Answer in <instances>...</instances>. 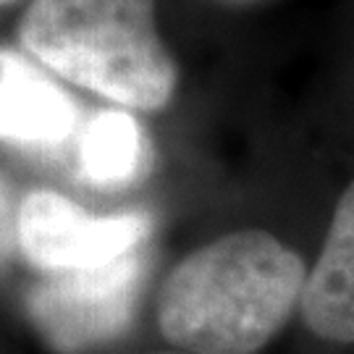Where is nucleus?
<instances>
[{"instance_id":"obj_1","label":"nucleus","mask_w":354,"mask_h":354,"mask_svg":"<svg viewBox=\"0 0 354 354\" xmlns=\"http://www.w3.org/2000/svg\"><path fill=\"white\" fill-rule=\"evenodd\" d=\"M307 273L302 257L268 231H234L171 270L158 323L189 352L254 354L302 304Z\"/></svg>"},{"instance_id":"obj_2","label":"nucleus","mask_w":354,"mask_h":354,"mask_svg":"<svg viewBox=\"0 0 354 354\" xmlns=\"http://www.w3.org/2000/svg\"><path fill=\"white\" fill-rule=\"evenodd\" d=\"M19 37L58 76L134 111L163 108L176 89L155 0H35Z\"/></svg>"},{"instance_id":"obj_3","label":"nucleus","mask_w":354,"mask_h":354,"mask_svg":"<svg viewBox=\"0 0 354 354\" xmlns=\"http://www.w3.org/2000/svg\"><path fill=\"white\" fill-rule=\"evenodd\" d=\"M145 283L142 250L87 270L50 273L29 294V313L61 354H79L124 333Z\"/></svg>"},{"instance_id":"obj_4","label":"nucleus","mask_w":354,"mask_h":354,"mask_svg":"<svg viewBox=\"0 0 354 354\" xmlns=\"http://www.w3.org/2000/svg\"><path fill=\"white\" fill-rule=\"evenodd\" d=\"M147 234L145 213L95 218L55 192H35L19 207V244L48 273L108 266L142 250Z\"/></svg>"},{"instance_id":"obj_5","label":"nucleus","mask_w":354,"mask_h":354,"mask_svg":"<svg viewBox=\"0 0 354 354\" xmlns=\"http://www.w3.org/2000/svg\"><path fill=\"white\" fill-rule=\"evenodd\" d=\"M299 313L320 339L354 344V181L336 205L320 257L307 273Z\"/></svg>"},{"instance_id":"obj_6","label":"nucleus","mask_w":354,"mask_h":354,"mask_svg":"<svg viewBox=\"0 0 354 354\" xmlns=\"http://www.w3.org/2000/svg\"><path fill=\"white\" fill-rule=\"evenodd\" d=\"M76 124L74 100L19 53L0 48V142L58 145Z\"/></svg>"},{"instance_id":"obj_7","label":"nucleus","mask_w":354,"mask_h":354,"mask_svg":"<svg viewBox=\"0 0 354 354\" xmlns=\"http://www.w3.org/2000/svg\"><path fill=\"white\" fill-rule=\"evenodd\" d=\"M145 134L124 111H102L89 121L79 140V165L92 184L124 187L145 171Z\"/></svg>"},{"instance_id":"obj_8","label":"nucleus","mask_w":354,"mask_h":354,"mask_svg":"<svg viewBox=\"0 0 354 354\" xmlns=\"http://www.w3.org/2000/svg\"><path fill=\"white\" fill-rule=\"evenodd\" d=\"M16 241H19V213H13L11 194L0 181V266L11 254Z\"/></svg>"}]
</instances>
